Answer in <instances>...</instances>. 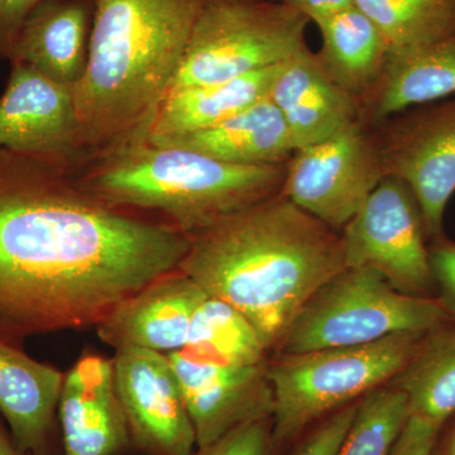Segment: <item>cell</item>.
<instances>
[{"label": "cell", "mask_w": 455, "mask_h": 455, "mask_svg": "<svg viewBox=\"0 0 455 455\" xmlns=\"http://www.w3.org/2000/svg\"><path fill=\"white\" fill-rule=\"evenodd\" d=\"M75 167L0 149V340L97 326L179 269L190 238L79 184Z\"/></svg>", "instance_id": "cell-1"}, {"label": "cell", "mask_w": 455, "mask_h": 455, "mask_svg": "<svg viewBox=\"0 0 455 455\" xmlns=\"http://www.w3.org/2000/svg\"><path fill=\"white\" fill-rule=\"evenodd\" d=\"M188 238L179 271L241 311L268 350L311 296L346 268L340 233L281 193Z\"/></svg>", "instance_id": "cell-2"}, {"label": "cell", "mask_w": 455, "mask_h": 455, "mask_svg": "<svg viewBox=\"0 0 455 455\" xmlns=\"http://www.w3.org/2000/svg\"><path fill=\"white\" fill-rule=\"evenodd\" d=\"M205 0H97L88 66L74 86L92 157L143 137Z\"/></svg>", "instance_id": "cell-3"}, {"label": "cell", "mask_w": 455, "mask_h": 455, "mask_svg": "<svg viewBox=\"0 0 455 455\" xmlns=\"http://www.w3.org/2000/svg\"><path fill=\"white\" fill-rule=\"evenodd\" d=\"M286 164L241 166L137 137L95 155L75 173L104 202L163 212L190 236L276 196Z\"/></svg>", "instance_id": "cell-4"}, {"label": "cell", "mask_w": 455, "mask_h": 455, "mask_svg": "<svg viewBox=\"0 0 455 455\" xmlns=\"http://www.w3.org/2000/svg\"><path fill=\"white\" fill-rule=\"evenodd\" d=\"M425 334H396L366 346L281 355L268 364L274 455L286 453L325 416L390 383Z\"/></svg>", "instance_id": "cell-5"}, {"label": "cell", "mask_w": 455, "mask_h": 455, "mask_svg": "<svg viewBox=\"0 0 455 455\" xmlns=\"http://www.w3.org/2000/svg\"><path fill=\"white\" fill-rule=\"evenodd\" d=\"M453 319L436 298L406 295L368 268H344L302 307L278 344L281 355L366 346L425 334Z\"/></svg>", "instance_id": "cell-6"}, {"label": "cell", "mask_w": 455, "mask_h": 455, "mask_svg": "<svg viewBox=\"0 0 455 455\" xmlns=\"http://www.w3.org/2000/svg\"><path fill=\"white\" fill-rule=\"evenodd\" d=\"M309 23L272 0H205L167 92L283 64L307 46Z\"/></svg>", "instance_id": "cell-7"}, {"label": "cell", "mask_w": 455, "mask_h": 455, "mask_svg": "<svg viewBox=\"0 0 455 455\" xmlns=\"http://www.w3.org/2000/svg\"><path fill=\"white\" fill-rule=\"evenodd\" d=\"M346 268H368L397 291L436 298L423 215L410 188L385 175L340 232Z\"/></svg>", "instance_id": "cell-8"}, {"label": "cell", "mask_w": 455, "mask_h": 455, "mask_svg": "<svg viewBox=\"0 0 455 455\" xmlns=\"http://www.w3.org/2000/svg\"><path fill=\"white\" fill-rule=\"evenodd\" d=\"M373 128L355 121L293 152L281 194L340 233L385 176Z\"/></svg>", "instance_id": "cell-9"}, {"label": "cell", "mask_w": 455, "mask_h": 455, "mask_svg": "<svg viewBox=\"0 0 455 455\" xmlns=\"http://www.w3.org/2000/svg\"><path fill=\"white\" fill-rule=\"evenodd\" d=\"M373 130L386 175L411 191L427 238H442L455 193V97L405 110Z\"/></svg>", "instance_id": "cell-10"}, {"label": "cell", "mask_w": 455, "mask_h": 455, "mask_svg": "<svg viewBox=\"0 0 455 455\" xmlns=\"http://www.w3.org/2000/svg\"><path fill=\"white\" fill-rule=\"evenodd\" d=\"M0 97V149L40 156L79 169L92 157L84 140L74 89L11 62Z\"/></svg>", "instance_id": "cell-11"}, {"label": "cell", "mask_w": 455, "mask_h": 455, "mask_svg": "<svg viewBox=\"0 0 455 455\" xmlns=\"http://www.w3.org/2000/svg\"><path fill=\"white\" fill-rule=\"evenodd\" d=\"M112 361L133 453L196 455V430L167 355L131 347L116 349Z\"/></svg>", "instance_id": "cell-12"}, {"label": "cell", "mask_w": 455, "mask_h": 455, "mask_svg": "<svg viewBox=\"0 0 455 455\" xmlns=\"http://www.w3.org/2000/svg\"><path fill=\"white\" fill-rule=\"evenodd\" d=\"M196 430L197 448L259 419L272 418L268 363L236 366L182 348L167 355Z\"/></svg>", "instance_id": "cell-13"}, {"label": "cell", "mask_w": 455, "mask_h": 455, "mask_svg": "<svg viewBox=\"0 0 455 455\" xmlns=\"http://www.w3.org/2000/svg\"><path fill=\"white\" fill-rule=\"evenodd\" d=\"M62 455H131L112 359L83 355L64 374L57 407Z\"/></svg>", "instance_id": "cell-14"}, {"label": "cell", "mask_w": 455, "mask_h": 455, "mask_svg": "<svg viewBox=\"0 0 455 455\" xmlns=\"http://www.w3.org/2000/svg\"><path fill=\"white\" fill-rule=\"evenodd\" d=\"M206 296L193 278L176 269L116 304L95 331L114 349L169 355L187 346L194 314Z\"/></svg>", "instance_id": "cell-15"}, {"label": "cell", "mask_w": 455, "mask_h": 455, "mask_svg": "<svg viewBox=\"0 0 455 455\" xmlns=\"http://www.w3.org/2000/svg\"><path fill=\"white\" fill-rule=\"evenodd\" d=\"M64 374L0 340V414L20 451L62 455L57 407Z\"/></svg>", "instance_id": "cell-16"}, {"label": "cell", "mask_w": 455, "mask_h": 455, "mask_svg": "<svg viewBox=\"0 0 455 455\" xmlns=\"http://www.w3.org/2000/svg\"><path fill=\"white\" fill-rule=\"evenodd\" d=\"M455 97V33L442 40L390 47L382 73L358 100L359 121L376 128L397 114Z\"/></svg>", "instance_id": "cell-17"}, {"label": "cell", "mask_w": 455, "mask_h": 455, "mask_svg": "<svg viewBox=\"0 0 455 455\" xmlns=\"http://www.w3.org/2000/svg\"><path fill=\"white\" fill-rule=\"evenodd\" d=\"M268 98L283 114L295 151L322 142L359 119L357 98L326 75L307 46L281 64Z\"/></svg>", "instance_id": "cell-18"}, {"label": "cell", "mask_w": 455, "mask_h": 455, "mask_svg": "<svg viewBox=\"0 0 455 455\" xmlns=\"http://www.w3.org/2000/svg\"><path fill=\"white\" fill-rule=\"evenodd\" d=\"M97 0H47L18 33L9 61L74 88L85 74Z\"/></svg>", "instance_id": "cell-19"}, {"label": "cell", "mask_w": 455, "mask_h": 455, "mask_svg": "<svg viewBox=\"0 0 455 455\" xmlns=\"http://www.w3.org/2000/svg\"><path fill=\"white\" fill-rule=\"evenodd\" d=\"M154 145L182 147L241 166L286 164L295 152L283 114L268 97L215 127Z\"/></svg>", "instance_id": "cell-20"}, {"label": "cell", "mask_w": 455, "mask_h": 455, "mask_svg": "<svg viewBox=\"0 0 455 455\" xmlns=\"http://www.w3.org/2000/svg\"><path fill=\"white\" fill-rule=\"evenodd\" d=\"M280 65L228 80L167 92L149 119L140 139L157 143L215 127L260 99L269 89Z\"/></svg>", "instance_id": "cell-21"}, {"label": "cell", "mask_w": 455, "mask_h": 455, "mask_svg": "<svg viewBox=\"0 0 455 455\" xmlns=\"http://www.w3.org/2000/svg\"><path fill=\"white\" fill-rule=\"evenodd\" d=\"M315 25L322 36V47L315 53L323 70L359 100L381 75L390 44L355 5Z\"/></svg>", "instance_id": "cell-22"}, {"label": "cell", "mask_w": 455, "mask_h": 455, "mask_svg": "<svg viewBox=\"0 0 455 455\" xmlns=\"http://www.w3.org/2000/svg\"><path fill=\"white\" fill-rule=\"evenodd\" d=\"M390 385L406 395L410 414L444 427L455 415V319L421 338Z\"/></svg>", "instance_id": "cell-23"}, {"label": "cell", "mask_w": 455, "mask_h": 455, "mask_svg": "<svg viewBox=\"0 0 455 455\" xmlns=\"http://www.w3.org/2000/svg\"><path fill=\"white\" fill-rule=\"evenodd\" d=\"M184 348L236 366L266 363L268 352L257 329L241 311L209 295L194 314Z\"/></svg>", "instance_id": "cell-24"}, {"label": "cell", "mask_w": 455, "mask_h": 455, "mask_svg": "<svg viewBox=\"0 0 455 455\" xmlns=\"http://www.w3.org/2000/svg\"><path fill=\"white\" fill-rule=\"evenodd\" d=\"M390 47L414 46L455 33V0H352Z\"/></svg>", "instance_id": "cell-25"}, {"label": "cell", "mask_w": 455, "mask_h": 455, "mask_svg": "<svg viewBox=\"0 0 455 455\" xmlns=\"http://www.w3.org/2000/svg\"><path fill=\"white\" fill-rule=\"evenodd\" d=\"M406 395L388 383L357 403L337 455H390L410 419Z\"/></svg>", "instance_id": "cell-26"}, {"label": "cell", "mask_w": 455, "mask_h": 455, "mask_svg": "<svg viewBox=\"0 0 455 455\" xmlns=\"http://www.w3.org/2000/svg\"><path fill=\"white\" fill-rule=\"evenodd\" d=\"M357 403L341 407L317 421L287 449V455H337L355 419Z\"/></svg>", "instance_id": "cell-27"}, {"label": "cell", "mask_w": 455, "mask_h": 455, "mask_svg": "<svg viewBox=\"0 0 455 455\" xmlns=\"http://www.w3.org/2000/svg\"><path fill=\"white\" fill-rule=\"evenodd\" d=\"M272 418L241 425L208 447L197 448L196 455H274Z\"/></svg>", "instance_id": "cell-28"}, {"label": "cell", "mask_w": 455, "mask_h": 455, "mask_svg": "<svg viewBox=\"0 0 455 455\" xmlns=\"http://www.w3.org/2000/svg\"><path fill=\"white\" fill-rule=\"evenodd\" d=\"M429 260L436 299L449 315L455 319V242L448 238L435 239L429 245Z\"/></svg>", "instance_id": "cell-29"}, {"label": "cell", "mask_w": 455, "mask_h": 455, "mask_svg": "<svg viewBox=\"0 0 455 455\" xmlns=\"http://www.w3.org/2000/svg\"><path fill=\"white\" fill-rule=\"evenodd\" d=\"M442 427L410 415L390 455H433Z\"/></svg>", "instance_id": "cell-30"}, {"label": "cell", "mask_w": 455, "mask_h": 455, "mask_svg": "<svg viewBox=\"0 0 455 455\" xmlns=\"http://www.w3.org/2000/svg\"><path fill=\"white\" fill-rule=\"evenodd\" d=\"M44 2L47 0H0V60H9L27 17Z\"/></svg>", "instance_id": "cell-31"}, {"label": "cell", "mask_w": 455, "mask_h": 455, "mask_svg": "<svg viewBox=\"0 0 455 455\" xmlns=\"http://www.w3.org/2000/svg\"><path fill=\"white\" fill-rule=\"evenodd\" d=\"M277 4L291 8L309 18L310 22L317 23L324 18L338 13L353 5L352 0H272Z\"/></svg>", "instance_id": "cell-32"}, {"label": "cell", "mask_w": 455, "mask_h": 455, "mask_svg": "<svg viewBox=\"0 0 455 455\" xmlns=\"http://www.w3.org/2000/svg\"><path fill=\"white\" fill-rule=\"evenodd\" d=\"M433 455H455V415L442 427Z\"/></svg>", "instance_id": "cell-33"}, {"label": "cell", "mask_w": 455, "mask_h": 455, "mask_svg": "<svg viewBox=\"0 0 455 455\" xmlns=\"http://www.w3.org/2000/svg\"><path fill=\"white\" fill-rule=\"evenodd\" d=\"M0 455H32L20 451L14 444L9 431L0 423Z\"/></svg>", "instance_id": "cell-34"}, {"label": "cell", "mask_w": 455, "mask_h": 455, "mask_svg": "<svg viewBox=\"0 0 455 455\" xmlns=\"http://www.w3.org/2000/svg\"><path fill=\"white\" fill-rule=\"evenodd\" d=\"M132 455V454H131Z\"/></svg>", "instance_id": "cell-35"}]
</instances>
